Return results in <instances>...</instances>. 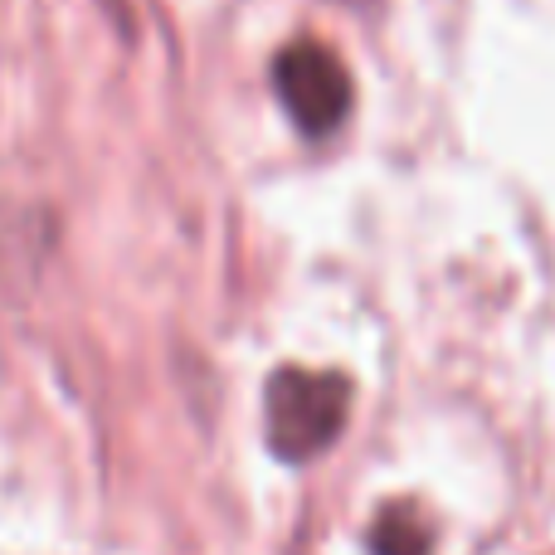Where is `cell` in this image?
<instances>
[{
    "label": "cell",
    "instance_id": "1",
    "mask_svg": "<svg viewBox=\"0 0 555 555\" xmlns=\"http://www.w3.org/2000/svg\"><path fill=\"white\" fill-rule=\"evenodd\" d=\"M351 410V385L332 371H278L269 380V443L278 459L307 463L341 434Z\"/></svg>",
    "mask_w": 555,
    "mask_h": 555
},
{
    "label": "cell",
    "instance_id": "2",
    "mask_svg": "<svg viewBox=\"0 0 555 555\" xmlns=\"http://www.w3.org/2000/svg\"><path fill=\"white\" fill-rule=\"evenodd\" d=\"M273 88L283 98L287 117L312 137L341 127L346 107H351V78H346L341 59L332 49H322L317 39H293L273 59Z\"/></svg>",
    "mask_w": 555,
    "mask_h": 555
},
{
    "label": "cell",
    "instance_id": "3",
    "mask_svg": "<svg viewBox=\"0 0 555 555\" xmlns=\"http://www.w3.org/2000/svg\"><path fill=\"white\" fill-rule=\"evenodd\" d=\"M371 541H375V555H424L429 531H424L410 512H385V517L375 521Z\"/></svg>",
    "mask_w": 555,
    "mask_h": 555
}]
</instances>
